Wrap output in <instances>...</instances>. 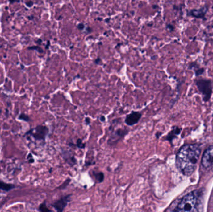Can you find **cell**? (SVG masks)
Returning a JSON list of instances; mask_svg holds the SVG:
<instances>
[{
  "mask_svg": "<svg viewBox=\"0 0 213 212\" xmlns=\"http://www.w3.org/2000/svg\"><path fill=\"white\" fill-rule=\"evenodd\" d=\"M200 154L201 149L198 145L183 146L176 155V167L184 175H191L196 168Z\"/></svg>",
  "mask_w": 213,
  "mask_h": 212,
  "instance_id": "6da1fadb",
  "label": "cell"
},
{
  "mask_svg": "<svg viewBox=\"0 0 213 212\" xmlns=\"http://www.w3.org/2000/svg\"><path fill=\"white\" fill-rule=\"evenodd\" d=\"M198 199L195 192H191L185 195L178 204L174 211H198L196 209Z\"/></svg>",
  "mask_w": 213,
  "mask_h": 212,
  "instance_id": "7a4b0ae2",
  "label": "cell"
},
{
  "mask_svg": "<svg viewBox=\"0 0 213 212\" xmlns=\"http://www.w3.org/2000/svg\"><path fill=\"white\" fill-rule=\"evenodd\" d=\"M128 131L129 130L127 128H119L112 131L111 135L108 140V144L111 146H115L119 141L123 139V137L128 133Z\"/></svg>",
  "mask_w": 213,
  "mask_h": 212,
  "instance_id": "3957f363",
  "label": "cell"
},
{
  "mask_svg": "<svg viewBox=\"0 0 213 212\" xmlns=\"http://www.w3.org/2000/svg\"><path fill=\"white\" fill-rule=\"evenodd\" d=\"M201 164L206 169H210L213 167V146L208 148L204 153Z\"/></svg>",
  "mask_w": 213,
  "mask_h": 212,
  "instance_id": "277c9868",
  "label": "cell"
},
{
  "mask_svg": "<svg viewBox=\"0 0 213 212\" xmlns=\"http://www.w3.org/2000/svg\"><path fill=\"white\" fill-rule=\"evenodd\" d=\"M32 136L37 140H44L49 132V129L46 126H39L31 132Z\"/></svg>",
  "mask_w": 213,
  "mask_h": 212,
  "instance_id": "5b68a950",
  "label": "cell"
},
{
  "mask_svg": "<svg viewBox=\"0 0 213 212\" xmlns=\"http://www.w3.org/2000/svg\"><path fill=\"white\" fill-rule=\"evenodd\" d=\"M70 196L71 195H65L62 197V198H61L59 200L56 201L51 205L57 211H59V212L63 211L65 208L67 206L68 203L70 200Z\"/></svg>",
  "mask_w": 213,
  "mask_h": 212,
  "instance_id": "8992f818",
  "label": "cell"
},
{
  "mask_svg": "<svg viewBox=\"0 0 213 212\" xmlns=\"http://www.w3.org/2000/svg\"><path fill=\"white\" fill-rule=\"evenodd\" d=\"M208 6L206 5L199 9H193L188 11V16H191L196 19H202L206 20V14L208 11Z\"/></svg>",
  "mask_w": 213,
  "mask_h": 212,
  "instance_id": "52a82bcc",
  "label": "cell"
},
{
  "mask_svg": "<svg viewBox=\"0 0 213 212\" xmlns=\"http://www.w3.org/2000/svg\"><path fill=\"white\" fill-rule=\"evenodd\" d=\"M142 114L139 112L133 111L127 115L125 119V123L128 126H133L138 123L141 118Z\"/></svg>",
  "mask_w": 213,
  "mask_h": 212,
  "instance_id": "ba28073f",
  "label": "cell"
},
{
  "mask_svg": "<svg viewBox=\"0 0 213 212\" xmlns=\"http://www.w3.org/2000/svg\"><path fill=\"white\" fill-rule=\"evenodd\" d=\"M196 84L199 90L204 93L206 92H209L211 90V82L210 80L198 79L196 80Z\"/></svg>",
  "mask_w": 213,
  "mask_h": 212,
  "instance_id": "9c48e42d",
  "label": "cell"
},
{
  "mask_svg": "<svg viewBox=\"0 0 213 212\" xmlns=\"http://www.w3.org/2000/svg\"><path fill=\"white\" fill-rule=\"evenodd\" d=\"M89 174L96 183H102L104 181L105 176L104 173L102 172H98L94 170H92L90 171Z\"/></svg>",
  "mask_w": 213,
  "mask_h": 212,
  "instance_id": "30bf717a",
  "label": "cell"
},
{
  "mask_svg": "<svg viewBox=\"0 0 213 212\" xmlns=\"http://www.w3.org/2000/svg\"><path fill=\"white\" fill-rule=\"evenodd\" d=\"M64 159L65 161V162L69 164L70 166H73L76 164V159L73 156L68 155L67 153H64V154L63 155Z\"/></svg>",
  "mask_w": 213,
  "mask_h": 212,
  "instance_id": "8fae6325",
  "label": "cell"
},
{
  "mask_svg": "<svg viewBox=\"0 0 213 212\" xmlns=\"http://www.w3.org/2000/svg\"><path fill=\"white\" fill-rule=\"evenodd\" d=\"M13 188H15V186L13 185L0 182V189L1 190H5V191H9V190L13 189Z\"/></svg>",
  "mask_w": 213,
  "mask_h": 212,
  "instance_id": "7c38bea8",
  "label": "cell"
},
{
  "mask_svg": "<svg viewBox=\"0 0 213 212\" xmlns=\"http://www.w3.org/2000/svg\"><path fill=\"white\" fill-rule=\"evenodd\" d=\"M70 146H76L77 148H79V149H84L86 148V145L82 142V140L81 139H78L77 140V142H76V144L74 145V144L73 143H70L69 145Z\"/></svg>",
  "mask_w": 213,
  "mask_h": 212,
  "instance_id": "4fadbf2b",
  "label": "cell"
},
{
  "mask_svg": "<svg viewBox=\"0 0 213 212\" xmlns=\"http://www.w3.org/2000/svg\"><path fill=\"white\" fill-rule=\"evenodd\" d=\"M39 210L41 211H52L51 210L49 209L46 205V203H42L40 206V208H39Z\"/></svg>",
  "mask_w": 213,
  "mask_h": 212,
  "instance_id": "5bb4252c",
  "label": "cell"
},
{
  "mask_svg": "<svg viewBox=\"0 0 213 212\" xmlns=\"http://www.w3.org/2000/svg\"><path fill=\"white\" fill-rule=\"evenodd\" d=\"M70 182V179H67V181H65L64 182V184H63L62 185H61V186L59 187V189H65V188L67 187V186L69 184Z\"/></svg>",
  "mask_w": 213,
  "mask_h": 212,
  "instance_id": "9a60e30c",
  "label": "cell"
},
{
  "mask_svg": "<svg viewBox=\"0 0 213 212\" xmlns=\"http://www.w3.org/2000/svg\"><path fill=\"white\" fill-rule=\"evenodd\" d=\"M204 71V69L203 68H199L196 70H195V74L196 75V76L198 75H201Z\"/></svg>",
  "mask_w": 213,
  "mask_h": 212,
  "instance_id": "2e32d148",
  "label": "cell"
},
{
  "mask_svg": "<svg viewBox=\"0 0 213 212\" xmlns=\"http://www.w3.org/2000/svg\"><path fill=\"white\" fill-rule=\"evenodd\" d=\"M167 27L169 28V29L170 31H173L174 30V26H173V25H171V24H168V25L167 26Z\"/></svg>",
  "mask_w": 213,
  "mask_h": 212,
  "instance_id": "e0dca14e",
  "label": "cell"
},
{
  "mask_svg": "<svg viewBox=\"0 0 213 212\" xmlns=\"http://www.w3.org/2000/svg\"><path fill=\"white\" fill-rule=\"evenodd\" d=\"M86 124H87V125H89V124H90V118H86Z\"/></svg>",
  "mask_w": 213,
  "mask_h": 212,
  "instance_id": "ac0fdd59",
  "label": "cell"
},
{
  "mask_svg": "<svg viewBox=\"0 0 213 212\" xmlns=\"http://www.w3.org/2000/svg\"><path fill=\"white\" fill-rule=\"evenodd\" d=\"M100 120L101 121H105V117H104L103 116H100Z\"/></svg>",
  "mask_w": 213,
  "mask_h": 212,
  "instance_id": "d6986e66",
  "label": "cell"
},
{
  "mask_svg": "<svg viewBox=\"0 0 213 212\" xmlns=\"http://www.w3.org/2000/svg\"><path fill=\"white\" fill-rule=\"evenodd\" d=\"M9 1H10V2L11 3H13L15 2L16 1V0H9Z\"/></svg>",
  "mask_w": 213,
  "mask_h": 212,
  "instance_id": "ffe728a7",
  "label": "cell"
}]
</instances>
